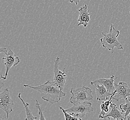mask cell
<instances>
[{
    "label": "cell",
    "instance_id": "1",
    "mask_svg": "<svg viewBox=\"0 0 130 120\" xmlns=\"http://www.w3.org/2000/svg\"><path fill=\"white\" fill-rule=\"evenodd\" d=\"M24 86L30 88L37 91L42 95L43 100L50 103L52 104L58 103L61 98L65 97L66 93L54 81L48 80L46 82L37 86H31L30 85H24Z\"/></svg>",
    "mask_w": 130,
    "mask_h": 120
},
{
    "label": "cell",
    "instance_id": "19",
    "mask_svg": "<svg viewBox=\"0 0 130 120\" xmlns=\"http://www.w3.org/2000/svg\"><path fill=\"white\" fill-rule=\"evenodd\" d=\"M80 0H69V2L71 3H74L76 5H78L79 3L80 2Z\"/></svg>",
    "mask_w": 130,
    "mask_h": 120
},
{
    "label": "cell",
    "instance_id": "18",
    "mask_svg": "<svg viewBox=\"0 0 130 120\" xmlns=\"http://www.w3.org/2000/svg\"><path fill=\"white\" fill-rule=\"evenodd\" d=\"M8 50H7V49H6L5 48H1L0 50V52L4 53V54H5V55L7 54L8 52Z\"/></svg>",
    "mask_w": 130,
    "mask_h": 120
},
{
    "label": "cell",
    "instance_id": "9",
    "mask_svg": "<svg viewBox=\"0 0 130 120\" xmlns=\"http://www.w3.org/2000/svg\"><path fill=\"white\" fill-rule=\"evenodd\" d=\"M115 80V76L112 75L109 79L101 78L94 80L90 83L91 85L95 86L96 84H101L105 86L107 90L110 93H113L115 92V88L114 85V81Z\"/></svg>",
    "mask_w": 130,
    "mask_h": 120
},
{
    "label": "cell",
    "instance_id": "14",
    "mask_svg": "<svg viewBox=\"0 0 130 120\" xmlns=\"http://www.w3.org/2000/svg\"><path fill=\"white\" fill-rule=\"evenodd\" d=\"M18 98L21 101L23 104L24 105V106L25 108V112H26V118H25V120H36V119H38V118L35 117L34 115H33L30 108L29 107V103H25V102L24 101L23 99L21 97V93H19L18 94Z\"/></svg>",
    "mask_w": 130,
    "mask_h": 120
},
{
    "label": "cell",
    "instance_id": "2",
    "mask_svg": "<svg viewBox=\"0 0 130 120\" xmlns=\"http://www.w3.org/2000/svg\"><path fill=\"white\" fill-rule=\"evenodd\" d=\"M120 31L115 28L113 24L111 25L110 32L107 34L102 33L104 37L101 38L100 41L103 47L112 51L114 52V48H117L118 50H123V46L118 40V37L120 34Z\"/></svg>",
    "mask_w": 130,
    "mask_h": 120
},
{
    "label": "cell",
    "instance_id": "5",
    "mask_svg": "<svg viewBox=\"0 0 130 120\" xmlns=\"http://www.w3.org/2000/svg\"><path fill=\"white\" fill-rule=\"evenodd\" d=\"M60 64V58L57 56L55 61V65L54 68V81L60 87L62 90L65 87L67 77L66 75L67 72H65V68L62 70L59 69Z\"/></svg>",
    "mask_w": 130,
    "mask_h": 120
},
{
    "label": "cell",
    "instance_id": "8",
    "mask_svg": "<svg viewBox=\"0 0 130 120\" xmlns=\"http://www.w3.org/2000/svg\"><path fill=\"white\" fill-rule=\"evenodd\" d=\"M115 86V94L113 99L119 102L122 99H125L130 96V87L125 82H120L118 84L114 83Z\"/></svg>",
    "mask_w": 130,
    "mask_h": 120
},
{
    "label": "cell",
    "instance_id": "11",
    "mask_svg": "<svg viewBox=\"0 0 130 120\" xmlns=\"http://www.w3.org/2000/svg\"><path fill=\"white\" fill-rule=\"evenodd\" d=\"M110 108H111V111L108 114L104 116L102 119L110 120V117H112L114 120H125V115H124L123 112L119 110L115 103H112L110 105Z\"/></svg>",
    "mask_w": 130,
    "mask_h": 120
},
{
    "label": "cell",
    "instance_id": "10",
    "mask_svg": "<svg viewBox=\"0 0 130 120\" xmlns=\"http://www.w3.org/2000/svg\"><path fill=\"white\" fill-rule=\"evenodd\" d=\"M78 11L79 14L78 20L79 22L78 26L83 25L84 27H86L90 20V13H89L87 5L85 4L84 7H80Z\"/></svg>",
    "mask_w": 130,
    "mask_h": 120
},
{
    "label": "cell",
    "instance_id": "7",
    "mask_svg": "<svg viewBox=\"0 0 130 120\" xmlns=\"http://www.w3.org/2000/svg\"><path fill=\"white\" fill-rule=\"evenodd\" d=\"M3 60L4 61V65L6 67V72L4 77H3L1 74V77L4 80H6L8 77V73L10 69L13 67H15L20 63V59L13 52V50L10 49L8 53L5 55L3 58Z\"/></svg>",
    "mask_w": 130,
    "mask_h": 120
},
{
    "label": "cell",
    "instance_id": "21",
    "mask_svg": "<svg viewBox=\"0 0 130 120\" xmlns=\"http://www.w3.org/2000/svg\"><path fill=\"white\" fill-rule=\"evenodd\" d=\"M123 1H125V0H123Z\"/></svg>",
    "mask_w": 130,
    "mask_h": 120
},
{
    "label": "cell",
    "instance_id": "4",
    "mask_svg": "<svg viewBox=\"0 0 130 120\" xmlns=\"http://www.w3.org/2000/svg\"><path fill=\"white\" fill-rule=\"evenodd\" d=\"M14 105L13 101L11 97L10 91L6 88L0 94V108L6 113L7 119L9 118L10 113L13 111Z\"/></svg>",
    "mask_w": 130,
    "mask_h": 120
},
{
    "label": "cell",
    "instance_id": "15",
    "mask_svg": "<svg viewBox=\"0 0 130 120\" xmlns=\"http://www.w3.org/2000/svg\"><path fill=\"white\" fill-rule=\"evenodd\" d=\"M59 108L62 111L63 113L65 116V120H82V118L80 117V115L78 114H76L75 113H68L66 110H65L64 108L61 107H59Z\"/></svg>",
    "mask_w": 130,
    "mask_h": 120
},
{
    "label": "cell",
    "instance_id": "3",
    "mask_svg": "<svg viewBox=\"0 0 130 120\" xmlns=\"http://www.w3.org/2000/svg\"><path fill=\"white\" fill-rule=\"evenodd\" d=\"M92 90L90 88L84 86L77 89L72 88L70 91L72 97L70 99V103L74 104L76 103L88 101L93 99L92 95Z\"/></svg>",
    "mask_w": 130,
    "mask_h": 120
},
{
    "label": "cell",
    "instance_id": "13",
    "mask_svg": "<svg viewBox=\"0 0 130 120\" xmlns=\"http://www.w3.org/2000/svg\"><path fill=\"white\" fill-rule=\"evenodd\" d=\"M115 94V92L113 93V95L111 96L110 98L108 100L103 101V103H102L101 105V111L100 113V115H99V118H102L106 115V113H108L109 110V108L110 105L112 103V99L113 97Z\"/></svg>",
    "mask_w": 130,
    "mask_h": 120
},
{
    "label": "cell",
    "instance_id": "6",
    "mask_svg": "<svg viewBox=\"0 0 130 120\" xmlns=\"http://www.w3.org/2000/svg\"><path fill=\"white\" fill-rule=\"evenodd\" d=\"M72 107L66 110L68 112H74L78 114L82 119L86 113L91 112L94 111L91 103L87 101L76 103Z\"/></svg>",
    "mask_w": 130,
    "mask_h": 120
},
{
    "label": "cell",
    "instance_id": "16",
    "mask_svg": "<svg viewBox=\"0 0 130 120\" xmlns=\"http://www.w3.org/2000/svg\"><path fill=\"white\" fill-rule=\"evenodd\" d=\"M126 103H125L121 104L120 106V109L121 111L123 113H125V119L127 117L128 115L130 113V97L129 96L125 99Z\"/></svg>",
    "mask_w": 130,
    "mask_h": 120
},
{
    "label": "cell",
    "instance_id": "22",
    "mask_svg": "<svg viewBox=\"0 0 130 120\" xmlns=\"http://www.w3.org/2000/svg\"></svg>",
    "mask_w": 130,
    "mask_h": 120
},
{
    "label": "cell",
    "instance_id": "20",
    "mask_svg": "<svg viewBox=\"0 0 130 120\" xmlns=\"http://www.w3.org/2000/svg\"><path fill=\"white\" fill-rule=\"evenodd\" d=\"M125 120H130V113L129 114V115H128L127 117L126 118V119H125Z\"/></svg>",
    "mask_w": 130,
    "mask_h": 120
},
{
    "label": "cell",
    "instance_id": "17",
    "mask_svg": "<svg viewBox=\"0 0 130 120\" xmlns=\"http://www.w3.org/2000/svg\"><path fill=\"white\" fill-rule=\"evenodd\" d=\"M36 104H35L36 107L37 108V109L38 110V114H39V116H40L39 120H46V119H45V118L44 117V115L43 114V112H42V111L41 110V107H40V104L38 103V101L36 99Z\"/></svg>",
    "mask_w": 130,
    "mask_h": 120
},
{
    "label": "cell",
    "instance_id": "12",
    "mask_svg": "<svg viewBox=\"0 0 130 120\" xmlns=\"http://www.w3.org/2000/svg\"><path fill=\"white\" fill-rule=\"evenodd\" d=\"M95 86V93L97 95V100L98 101H100L108 100V98L113 95V93L109 92L102 84H98Z\"/></svg>",
    "mask_w": 130,
    "mask_h": 120
}]
</instances>
